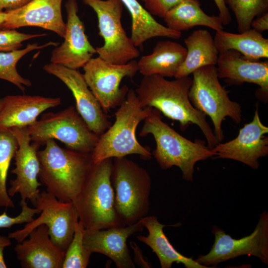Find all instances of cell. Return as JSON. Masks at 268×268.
<instances>
[{"label":"cell","mask_w":268,"mask_h":268,"mask_svg":"<svg viewBox=\"0 0 268 268\" xmlns=\"http://www.w3.org/2000/svg\"><path fill=\"white\" fill-rule=\"evenodd\" d=\"M192 79L189 76L169 80L159 75L143 76L135 91L142 108L152 107L172 120L178 121L182 131L196 125L204 134L207 146L218 143L206 120V115L196 109L189 98Z\"/></svg>","instance_id":"1"},{"label":"cell","mask_w":268,"mask_h":268,"mask_svg":"<svg viewBox=\"0 0 268 268\" xmlns=\"http://www.w3.org/2000/svg\"><path fill=\"white\" fill-rule=\"evenodd\" d=\"M38 150V178L46 191L59 200L72 202L81 192L93 162L91 153L60 147L53 139Z\"/></svg>","instance_id":"2"},{"label":"cell","mask_w":268,"mask_h":268,"mask_svg":"<svg viewBox=\"0 0 268 268\" xmlns=\"http://www.w3.org/2000/svg\"><path fill=\"white\" fill-rule=\"evenodd\" d=\"M148 134L155 140L156 146L152 155L160 167L166 170L178 167L186 181H193L197 162L214 156L204 141H192L180 135L162 121L160 112L153 108L144 120L139 134L145 136Z\"/></svg>","instance_id":"3"},{"label":"cell","mask_w":268,"mask_h":268,"mask_svg":"<svg viewBox=\"0 0 268 268\" xmlns=\"http://www.w3.org/2000/svg\"><path fill=\"white\" fill-rule=\"evenodd\" d=\"M112 165L113 158L93 163L81 192L72 202L85 230L125 226L115 206Z\"/></svg>","instance_id":"4"},{"label":"cell","mask_w":268,"mask_h":268,"mask_svg":"<svg viewBox=\"0 0 268 268\" xmlns=\"http://www.w3.org/2000/svg\"><path fill=\"white\" fill-rule=\"evenodd\" d=\"M152 108H142L135 90L129 89L126 99L115 113L114 123L99 137L91 153L93 163L130 154L139 155L145 160L151 159L152 153L138 142L135 132Z\"/></svg>","instance_id":"5"},{"label":"cell","mask_w":268,"mask_h":268,"mask_svg":"<svg viewBox=\"0 0 268 268\" xmlns=\"http://www.w3.org/2000/svg\"><path fill=\"white\" fill-rule=\"evenodd\" d=\"M111 181L115 208L125 226L147 216L151 180L145 169L126 156L113 158Z\"/></svg>","instance_id":"6"},{"label":"cell","mask_w":268,"mask_h":268,"mask_svg":"<svg viewBox=\"0 0 268 268\" xmlns=\"http://www.w3.org/2000/svg\"><path fill=\"white\" fill-rule=\"evenodd\" d=\"M192 74L189 100L196 109L210 118L214 135L221 142L224 137L223 121L229 117L234 123L240 124L242 119V107L229 97L228 92L219 82L215 65L201 67Z\"/></svg>","instance_id":"7"},{"label":"cell","mask_w":268,"mask_h":268,"mask_svg":"<svg viewBox=\"0 0 268 268\" xmlns=\"http://www.w3.org/2000/svg\"><path fill=\"white\" fill-rule=\"evenodd\" d=\"M25 128L31 141L40 145L48 139H56L67 148L85 153H91L99 139L73 106L58 112L43 114Z\"/></svg>","instance_id":"8"},{"label":"cell","mask_w":268,"mask_h":268,"mask_svg":"<svg viewBox=\"0 0 268 268\" xmlns=\"http://www.w3.org/2000/svg\"><path fill=\"white\" fill-rule=\"evenodd\" d=\"M96 12L99 35L104 41L97 47L98 57L115 64H125L139 56V51L129 37L122 22L123 3L121 0H82Z\"/></svg>","instance_id":"9"},{"label":"cell","mask_w":268,"mask_h":268,"mask_svg":"<svg viewBox=\"0 0 268 268\" xmlns=\"http://www.w3.org/2000/svg\"><path fill=\"white\" fill-rule=\"evenodd\" d=\"M33 205L40 211L39 216L26 223L20 230L9 233L8 237L17 243L27 238L34 229L46 225L52 242L66 251L73 236L75 224L78 217L72 202L59 200L47 191L40 192Z\"/></svg>","instance_id":"10"},{"label":"cell","mask_w":268,"mask_h":268,"mask_svg":"<svg viewBox=\"0 0 268 268\" xmlns=\"http://www.w3.org/2000/svg\"><path fill=\"white\" fill-rule=\"evenodd\" d=\"M212 233L214 241L209 252L201 255L195 260L207 268L243 255L258 258L268 265V213L260 214L258 222L250 235L236 239L217 227L213 226Z\"/></svg>","instance_id":"11"},{"label":"cell","mask_w":268,"mask_h":268,"mask_svg":"<svg viewBox=\"0 0 268 268\" xmlns=\"http://www.w3.org/2000/svg\"><path fill=\"white\" fill-rule=\"evenodd\" d=\"M84 79L106 112L119 106L126 98L129 88H120L122 79L133 78L138 71L137 63L133 60L125 64H115L99 57L92 58L83 67Z\"/></svg>","instance_id":"12"},{"label":"cell","mask_w":268,"mask_h":268,"mask_svg":"<svg viewBox=\"0 0 268 268\" xmlns=\"http://www.w3.org/2000/svg\"><path fill=\"white\" fill-rule=\"evenodd\" d=\"M268 128L261 121L256 106L252 121L240 129L238 135L225 143L219 142L212 148L214 156L243 163L254 169L259 168L260 158L268 154Z\"/></svg>","instance_id":"13"},{"label":"cell","mask_w":268,"mask_h":268,"mask_svg":"<svg viewBox=\"0 0 268 268\" xmlns=\"http://www.w3.org/2000/svg\"><path fill=\"white\" fill-rule=\"evenodd\" d=\"M43 69L60 79L71 91L77 111L93 133L99 137L111 126L106 113L89 89L83 74L77 69L52 63L44 65Z\"/></svg>","instance_id":"14"},{"label":"cell","mask_w":268,"mask_h":268,"mask_svg":"<svg viewBox=\"0 0 268 268\" xmlns=\"http://www.w3.org/2000/svg\"><path fill=\"white\" fill-rule=\"evenodd\" d=\"M9 130L17 140L18 148L14 157L15 167L11 171L16 178L10 181L8 194L12 197L19 193L21 200H29L33 204L40 192L39 187L43 185L38 181L40 166L37 152L41 145L31 141L25 128Z\"/></svg>","instance_id":"15"},{"label":"cell","mask_w":268,"mask_h":268,"mask_svg":"<svg viewBox=\"0 0 268 268\" xmlns=\"http://www.w3.org/2000/svg\"><path fill=\"white\" fill-rule=\"evenodd\" d=\"M67 13L64 42L52 52L50 62L65 67L78 69L96 54V49L89 42L85 28L77 13L76 0H67L65 4Z\"/></svg>","instance_id":"16"},{"label":"cell","mask_w":268,"mask_h":268,"mask_svg":"<svg viewBox=\"0 0 268 268\" xmlns=\"http://www.w3.org/2000/svg\"><path fill=\"white\" fill-rule=\"evenodd\" d=\"M141 220L124 226L101 230H85L83 245L90 252L104 255L111 259L117 268H134L127 240L135 233L142 232Z\"/></svg>","instance_id":"17"},{"label":"cell","mask_w":268,"mask_h":268,"mask_svg":"<svg viewBox=\"0 0 268 268\" xmlns=\"http://www.w3.org/2000/svg\"><path fill=\"white\" fill-rule=\"evenodd\" d=\"M62 1L32 0L20 8L6 10L7 17L1 28L14 29L36 26L51 30L64 38L66 27L62 14Z\"/></svg>","instance_id":"18"},{"label":"cell","mask_w":268,"mask_h":268,"mask_svg":"<svg viewBox=\"0 0 268 268\" xmlns=\"http://www.w3.org/2000/svg\"><path fill=\"white\" fill-rule=\"evenodd\" d=\"M219 78L229 84L245 82L260 87L258 97L265 103L268 100V62L252 61L245 59L235 50L220 53L217 62Z\"/></svg>","instance_id":"19"},{"label":"cell","mask_w":268,"mask_h":268,"mask_svg":"<svg viewBox=\"0 0 268 268\" xmlns=\"http://www.w3.org/2000/svg\"><path fill=\"white\" fill-rule=\"evenodd\" d=\"M28 237L14 248L22 268H62L66 251L52 242L46 225L38 226Z\"/></svg>","instance_id":"20"},{"label":"cell","mask_w":268,"mask_h":268,"mask_svg":"<svg viewBox=\"0 0 268 268\" xmlns=\"http://www.w3.org/2000/svg\"><path fill=\"white\" fill-rule=\"evenodd\" d=\"M0 107V129L26 128L35 123L48 109L61 104L59 97L39 95H7L2 98Z\"/></svg>","instance_id":"21"},{"label":"cell","mask_w":268,"mask_h":268,"mask_svg":"<svg viewBox=\"0 0 268 268\" xmlns=\"http://www.w3.org/2000/svg\"><path fill=\"white\" fill-rule=\"evenodd\" d=\"M186 53V48L180 43L170 40L158 41L151 54L142 56L137 62L138 71L143 76L174 77Z\"/></svg>","instance_id":"22"},{"label":"cell","mask_w":268,"mask_h":268,"mask_svg":"<svg viewBox=\"0 0 268 268\" xmlns=\"http://www.w3.org/2000/svg\"><path fill=\"white\" fill-rule=\"evenodd\" d=\"M140 220L148 234L146 236L138 235L137 239L148 246L155 253L162 268H170L174 263L182 264L186 268H207L174 248L163 231V228L169 225L160 223L155 216H146Z\"/></svg>","instance_id":"23"},{"label":"cell","mask_w":268,"mask_h":268,"mask_svg":"<svg viewBox=\"0 0 268 268\" xmlns=\"http://www.w3.org/2000/svg\"><path fill=\"white\" fill-rule=\"evenodd\" d=\"M184 43L187 50L186 58L175 78L189 76L198 68L217 64L219 52L213 38L207 30L194 31L184 40Z\"/></svg>","instance_id":"24"},{"label":"cell","mask_w":268,"mask_h":268,"mask_svg":"<svg viewBox=\"0 0 268 268\" xmlns=\"http://www.w3.org/2000/svg\"><path fill=\"white\" fill-rule=\"evenodd\" d=\"M213 39L219 53L235 50L252 61L268 57V39L253 29L239 34L216 31Z\"/></svg>","instance_id":"25"},{"label":"cell","mask_w":268,"mask_h":268,"mask_svg":"<svg viewBox=\"0 0 268 268\" xmlns=\"http://www.w3.org/2000/svg\"><path fill=\"white\" fill-rule=\"evenodd\" d=\"M132 18L131 38L135 47L156 37L179 39L182 32L172 30L157 22L137 0H121Z\"/></svg>","instance_id":"26"},{"label":"cell","mask_w":268,"mask_h":268,"mask_svg":"<svg viewBox=\"0 0 268 268\" xmlns=\"http://www.w3.org/2000/svg\"><path fill=\"white\" fill-rule=\"evenodd\" d=\"M164 20L167 27L181 32L197 26H206L216 31L223 30L219 16L205 13L199 0H184L169 11Z\"/></svg>","instance_id":"27"},{"label":"cell","mask_w":268,"mask_h":268,"mask_svg":"<svg viewBox=\"0 0 268 268\" xmlns=\"http://www.w3.org/2000/svg\"><path fill=\"white\" fill-rule=\"evenodd\" d=\"M59 43L50 42L44 45L37 43L28 44L22 50H16L7 52H0V79L6 80L24 92L25 86L32 85L30 80L19 74L16 69V64L19 60L28 53L35 50L45 48L50 46H57Z\"/></svg>","instance_id":"28"},{"label":"cell","mask_w":268,"mask_h":268,"mask_svg":"<svg viewBox=\"0 0 268 268\" xmlns=\"http://www.w3.org/2000/svg\"><path fill=\"white\" fill-rule=\"evenodd\" d=\"M18 148L17 140L10 130L0 129V207H14L6 189L11 161Z\"/></svg>","instance_id":"29"},{"label":"cell","mask_w":268,"mask_h":268,"mask_svg":"<svg viewBox=\"0 0 268 268\" xmlns=\"http://www.w3.org/2000/svg\"><path fill=\"white\" fill-rule=\"evenodd\" d=\"M224 0L235 16L239 33L250 29L254 18L266 13L268 8V0Z\"/></svg>","instance_id":"30"},{"label":"cell","mask_w":268,"mask_h":268,"mask_svg":"<svg viewBox=\"0 0 268 268\" xmlns=\"http://www.w3.org/2000/svg\"><path fill=\"white\" fill-rule=\"evenodd\" d=\"M85 228L79 220L76 222L73 238L65 252L62 268H86L92 253L83 245Z\"/></svg>","instance_id":"31"},{"label":"cell","mask_w":268,"mask_h":268,"mask_svg":"<svg viewBox=\"0 0 268 268\" xmlns=\"http://www.w3.org/2000/svg\"><path fill=\"white\" fill-rule=\"evenodd\" d=\"M46 35L45 33L26 34L14 29L0 30V52L18 50L22 46L23 41Z\"/></svg>","instance_id":"32"},{"label":"cell","mask_w":268,"mask_h":268,"mask_svg":"<svg viewBox=\"0 0 268 268\" xmlns=\"http://www.w3.org/2000/svg\"><path fill=\"white\" fill-rule=\"evenodd\" d=\"M20 206L21 211L15 217H10L8 215L6 211L0 214V228H10L15 224L29 223L32 221L34 216L40 214L41 211L37 208H31L28 206L26 200H21Z\"/></svg>","instance_id":"33"},{"label":"cell","mask_w":268,"mask_h":268,"mask_svg":"<svg viewBox=\"0 0 268 268\" xmlns=\"http://www.w3.org/2000/svg\"><path fill=\"white\" fill-rule=\"evenodd\" d=\"M184 0H145L144 8L151 14L164 18L167 13Z\"/></svg>","instance_id":"34"},{"label":"cell","mask_w":268,"mask_h":268,"mask_svg":"<svg viewBox=\"0 0 268 268\" xmlns=\"http://www.w3.org/2000/svg\"><path fill=\"white\" fill-rule=\"evenodd\" d=\"M219 10V17L223 25L228 24L231 21V16L224 0H213Z\"/></svg>","instance_id":"35"},{"label":"cell","mask_w":268,"mask_h":268,"mask_svg":"<svg viewBox=\"0 0 268 268\" xmlns=\"http://www.w3.org/2000/svg\"><path fill=\"white\" fill-rule=\"evenodd\" d=\"M31 0H0V11H3V9L8 10L20 8Z\"/></svg>","instance_id":"36"},{"label":"cell","mask_w":268,"mask_h":268,"mask_svg":"<svg viewBox=\"0 0 268 268\" xmlns=\"http://www.w3.org/2000/svg\"><path fill=\"white\" fill-rule=\"evenodd\" d=\"M251 26H252L253 29L261 33L268 29V13L266 12L260 16L256 19H254Z\"/></svg>","instance_id":"37"},{"label":"cell","mask_w":268,"mask_h":268,"mask_svg":"<svg viewBox=\"0 0 268 268\" xmlns=\"http://www.w3.org/2000/svg\"><path fill=\"white\" fill-rule=\"evenodd\" d=\"M130 245L134 253L135 263L142 268H151V265L145 260L141 250L136 244L134 242H131Z\"/></svg>","instance_id":"38"},{"label":"cell","mask_w":268,"mask_h":268,"mask_svg":"<svg viewBox=\"0 0 268 268\" xmlns=\"http://www.w3.org/2000/svg\"><path fill=\"white\" fill-rule=\"evenodd\" d=\"M10 239L8 237L0 235V268H7L3 257V251L5 247L11 245Z\"/></svg>","instance_id":"39"},{"label":"cell","mask_w":268,"mask_h":268,"mask_svg":"<svg viewBox=\"0 0 268 268\" xmlns=\"http://www.w3.org/2000/svg\"><path fill=\"white\" fill-rule=\"evenodd\" d=\"M7 17V13L5 11H0V28L5 21Z\"/></svg>","instance_id":"40"},{"label":"cell","mask_w":268,"mask_h":268,"mask_svg":"<svg viewBox=\"0 0 268 268\" xmlns=\"http://www.w3.org/2000/svg\"><path fill=\"white\" fill-rule=\"evenodd\" d=\"M1 98L0 99V106H1Z\"/></svg>","instance_id":"41"},{"label":"cell","mask_w":268,"mask_h":268,"mask_svg":"<svg viewBox=\"0 0 268 268\" xmlns=\"http://www.w3.org/2000/svg\"><path fill=\"white\" fill-rule=\"evenodd\" d=\"M141 0L143 1V2H144V1H145V0Z\"/></svg>","instance_id":"42"}]
</instances>
